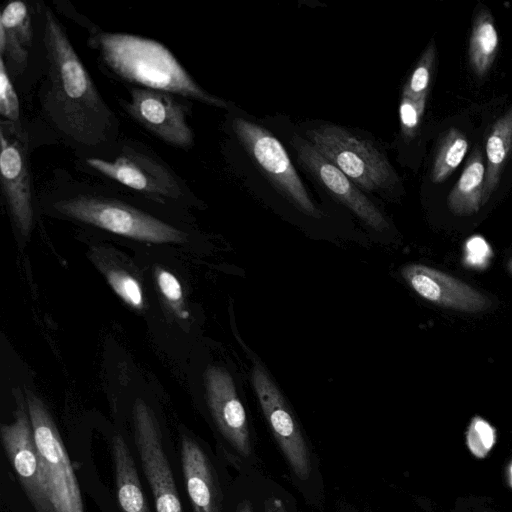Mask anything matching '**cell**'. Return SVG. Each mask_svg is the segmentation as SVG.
I'll return each mask as SVG.
<instances>
[{
	"label": "cell",
	"instance_id": "cell-16",
	"mask_svg": "<svg viewBox=\"0 0 512 512\" xmlns=\"http://www.w3.org/2000/svg\"><path fill=\"white\" fill-rule=\"evenodd\" d=\"M181 462L193 512H223V493L212 461L193 438L181 439Z\"/></svg>",
	"mask_w": 512,
	"mask_h": 512
},
{
	"label": "cell",
	"instance_id": "cell-21",
	"mask_svg": "<svg viewBox=\"0 0 512 512\" xmlns=\"http://www.w3.org/2000/svg\"><path fill=\"white\" fill-rule=\"evenodd\" d=\"M499 37L491 12L481 8L472 23L469 38V64L474 74L484 77L490 71L498 52Z\"/></svg>",
	"mask_w": 512,
	"mask_h": 512
},
{
	"label": "cell",
	"instance_id": "cell-19",
	"mask_svg": "<svg viewBox=\"0 0 512 512\" xmlns=\"http://www.w3.org/2000/svg\"><path fill=\"white\" fill-rule=\"evenodd\" d=\"M485 172L483 153L476 147L447 197V205L451 212L464 216L479 211L484 205Z\"/></svg>",
	"mask_w": 512,
	"mask_h": 512
},
{
	"label": "cell",
	"instance_id": "cell-26",
	"mask_svg": "<svg viewBox=\"0 0 512 512\" xmlns=\"http://www.w3.org/2000/svg\"><path fill=\"white\" fill-rule=\"evenodd\" d=\"M426 100H414L402 96L399 105V118L401 133L406 140H411L418 132L425 111Z\"/></svg>",
	"mask_w": 512,
	"mask_h": 512
},
{
	"label": "cell",
	"instance_id": "cell-9",
	"mask_svg": "<svg viewBox=\"0 0 512 512\" xmlns=\"http://www.w3.org/2000/svg\"><path fill=\"white\" fill-rule=\"evenodd\" d=\"M14 419L1 426V440L18 480L36 512H56L49 497L26 398L15 396Z\"/></svg>",
	"mask_w": 512,
	"mask_h": 512
},
{
	"label": "cell",
	"instance_id": "cell-29",
	"mask_svg": "<svg viewBox=\"0 0 512 512\" xmlns=\"http://www.w3.org/2000/svg\"><path fill=\"white\" fill-rule=\"evenodd\" d=\"M465 260L471 266L482 267L484 266L491 255L489 245L481 237H473L465 247Z\"/></svg>",
	"mask_w": 512,
	"mask_h": 512
},
{
	"label": "cell",
	"instance_id": "cell-31",
	"mask_svg": "<svg viewBox=\"0 0 512 512\" xmlns=\"http://www.w3.org/2000/svg\"><path fill=\"white\" fill-rule=\"evenodd\" d=\"M508 270L510 271V273L512 274V258L509 260L508 262Z\"/></svg>",
	"mask_w": 512,
	"mask_h": 512
},
{
	"label": "cell",
	"instance_id": "cell-13",
	"mask_svg": "<svg viewBox=\"0 0 512 512\" xmlns=\"http://www.w3.org/2000/svg\"><path fill=\"white\" fill-rule=\"evenodd\" d=\"M98 173L154 199H176L181 189L173 174L150 156L128 149L114 160L88 158Z\"/></svg>",
	"mask_w": 512,
	"mask_h": 512
},
{
	"label": "cell",
	"instance_id": "cell-22",
	"mask_svg": "<svg viewBox=\"0 0 512 512\" xmlns=\"http://www.w3.org/2000/svg\"><path fill=\"white\" fill-rule=\"evenodd\" d=\"M468 150L466 136L456 128L445 131L438 143L430 178L433 183H442L460 165Z\"/></svg>",
	"mask_w": 512,
	"mask_h": 512
},
{
	"label": "cell",
	"instance_id": "cell-15",
	"mask_svg": "<svg viewBox=\"0 0 512 512\" xmlns=\"http://www.w3.org/2000/svg\"><path fill=\"white\" fill-rule=\"evenodd\" d=\"M407 284L425 300L448 309L478 313L490 308L491 301L467 283L422 264L401 269Z\"/></svg>",
	"mask_w": 512,
	"mask_h": 512
},
{
	"label": "cell",
	"instance_id": "cell-27",
	"mask_svg": "<svg viewBox=\"0 0 512 512\" xmlns=\"http://www.w3.org/2000/svg\"><path fill=\"white\" fill-rule=\"evenodd\" d=\"M0 114L2 118L19 123V100L11 83L4 60L0 57Z\"/></svg>",
	"mask_w": 512,
	"mask_h": 512
},
{
	"label": "cell",
	"instance_id": "cell-10",
	"mask_svg": "<svg viewBox=\"0 0 512 512\" xmlns=\"http://www.w3.org/2000/svg\"><path fill=\"white\" fill-rule=\"evenodd\" d=\"M134 439L155 500L156 512H181L179 494L164 453L161 430L151 408L138 400L133 408Z\"/></svg>",
	"mask_w": 512,
	"mask_h": 512
},
{
	"label": "cell",
	"instance_id": "cell-23",
	"mask_svg": "<svg viewBox=\"0 0 512 512\" xmlns=\"http://www.w3.org/2000/svg\"><path fill=\"white\" fill-rule=\"evenodd\" d=\"M94 261L111 288L127 305L137 310L144 308L143 287L135 275L122 267L107 263L96 253Z\"/></svg>",
	"mask_w": 512,
	"mask_h": 512
},
{
	"label": "cell",
	"instance_id": "cell-18",
	"mask_svg": "<svg viewBox=\"0 0 512 512\" xmlns=\"http://www.w3.org/2000/svg\"><path fill=\"white\" fill-rule=\"evenodd\" d=\"M117 497L123 512H151L129 447L120 434L112 438Z\"/></svg>",
	"mask_w": 512,
	"mask_h": 512
},
{
	"label": "cell",
	"instance_id": "cell-6",
	"mask_svg": "<svg viewBox=\"0 0 512 512\" xmlns=\"http://www.w3.org/2000/svg\"><path fill=\"white\" fill-rule=\"evenodd\" d=\"M207 403L226 450L246 475L260 472V461L245 408L229 372L211 366L205 372Z\"/></svg>",
	"mask_w": 512,
	"mask_h": 512
},
{
	"label": "cell",
	"instance_id": "cell-8",
	"mask_svg": "<svg viewBox=\"0 0 512 512\" xmlns=\"http://www.w3.org/2000/svg\"><path fill=\"white\" fill-rule=\"evenodd\" d=\"M232 129L247 153L283 197L302 213L321 217L285 148L274 135L241 117L233 119Z\"/></svg>",
	"mask_w": 512,
	"mask_h": 512
},
{
	"label": "cell",
	"instance_id": "cell-3",
	"mask_svg": "<svg viewBox=\"0 0 512 512\" xmlns=\"http://www.w3.org/2000/svg\"><path fill=\"white\" fill-rule=\"evenodd\" d=\"M252 383L292 480L307 501L319 503L322 497V480L318 462L300 424L282 393L260 364H255L252 369Z\"/></svg>",
	"mask_w": 512,
	"mask_h": 512
},
{
	"label": "cell",
	"instance_id": "cell-1",
	"mask_svg": "<svg viewBox=\"0 0 512 512\" xmlns=\"http://www.w3.org/2000/svg\"><path fill=\"white\" fill-rule=\"evenodd\" d=\"M47 60L42 105L54 126L78 144L107 142L116 119L50 9L43 17Z\"/></svg>",
	"mask_w": 512,
	"mask_h": 512
},
{
	"label": "cell",
	"instance_id": "cell-14",
	"mask_svg": "<svg viewBox=\"0 0 512 512\" xmlns=\"http://www.w3.org/2000/svg\"><path fill=\"white\" fill-rule=\"evenodd\" d=\"M1 126V189L10 214L23 235L33 224L32 179L26 146Z\"/></svg>",
	"mask_w": 512,
	"mask_h": 512
},
{
	"label": "cell",
	"instance_id": "cell-25",
	"mask_svg": "<svg viewBox=\"0 0 512 512\" xmlns=\"http://www.w3.org/2000/svg\"><path fill=\"white\" fill-rule=\"evenodd\" d=\"M155 278L162 296L170 307L181 318H188L189 313L185 309L183 289L177 277L166 269L157 268Z\"/></svg>",
	"mask_w": 512,
	"mask_h": 512
},
{
	"label": "cell",
	"instance_id": "cell-30",
	"mask_svg": "<svg viewBox=\"0 0 512 512\" xmlns=\"http://www.w3.org/2000/svg\"><path fill=\"white\" fill-rule=\"evenodd\" d=\"M253 496L242 498L236 504L234 512H257L256 503Z\"/></svg>",
	"mask_w": 512,
	"mask_h": 512
},
{
	"label": "cell",
	"instance_id": "cell-4",
	"mask_svg": "<svg viewBox=\"0 0 512 512\" xmlns=\"http://www.w3.org/2000/svg\"><path fill=\"white\" fill-rule=\"evenodd\" d=\"M308 141L356 186L365 191L387 189L398 182L387 158L368 140L341 126L325 124L306 132Z\"/></svg>",
	"mask_w": 512,
	"mask_h": 512
},
{
	"label": "cell",
	"instance_id": "cell-24",
	"mask_svg": "<svg viewBox=\"0 0 512 512\" xmlns=\"http://www.w3.org/2000/svg\"><path fill=\"white\" fill-rule=\"evenodd\" d=\"M436 62V48L431 41L421 54L412 73L408 77L402 96L414 100L427 99Z\"/></svg>",
	"mask_w": 512,
	"mask_h": 512
},
{
	"label": "cell",
	"instance_id": "cell-11",
	"mask_svg": "<svg viewBox=\"0 0 512 512\" xmlns=\"http://www.w3.org/2000/svg\"><path fill=\"white\" fill-rule=\"evenodd\" d=\"M292 144L299 163L337 201L374 230L383 231L388 227L384 215L375 204L309 141L294 135Z\"/></svg>",
	"mask_w": 512,
	"mask_h": 512
},
{
	"label": "cell",
	"instance_id": "cell-20",
	"mask_svg": "<svg viewBox=\"0 0 512 512\" xmlns=\"http://www.w3.org/2000/svg\"><path fill=\"white\" fill-rule=\"evenodd\" d=\"M486 172L483 203L498 186L501 173L512 151V106L492 124L485 143Z\"/></svg>",
	"mask_w": 512,
	"mask_h": 512
},
{
	"label": "cell",
	"instance_id": "cell-5",
	"mask_svg": "<svg viewBox=\"0 0 512 512\" xmlns=\"http://www.w3.org/2000/svg\"><path fill=\"white\" fill-rule=\"evenodd\" d=\"M54 207L64 216L135 240L152 243L186 240L179 229L115 199L78 195L56 202Z\"/></svg>",
	"mask_w": 512,
	"mask_h": 512
},
{
	"label": "cell",
	"instance_id": "cell-7",
	"mask_svg": "<svg viewBox=\"0 0 512 512\" xmlns=\"http://www.w3.org/2000/svg\"><path fill=\"white\" fill-rule=\"evenodd\" d=\"M26 402L55 511L84 512L80 487L53 418L42 400L30 391Z\"/></svg>",
	"mask_w": 512,
	"mask_h": 512
},
{
	"label": "cell",
	"instance_id": "cell-28",
	"mask_svg": "<svg viewBox=\"0 0 512 512\" xmlns=\"http://www.w3.org/2000/svg\"><path fill=\"white\" fill-rule=\"evenodd\" d=\"M262 512H298L294 499L281 487H265Z\"/></svg>",
	"mask_w": 512,
	"mask_h": 512
},
{
	"label": "cell",
	"instance_id": "cell-2",
	"mask_svg": "<svg viewBox=\"0 0 512 512\" xmlns=\"http://www.w3.org/2000/svg\"><path fill=\"white\" fill-rule=\"evenodd\" d=\"M104 65L119 78L143 88L195 99L215 107L227 103L209 94L161 43L124 33L99 32L90 38Z\"/></svg>",
	"mask_w": 512,
	"mask_h": 512
},
{
	"label": "cell",
	"instance_id": "cell-12",
	"mask_svg": "<svg viewBox=\"0 0 512 512\" xmlns=\"http://www.w3.org/2000/svg\"><path fill=\"white\" fill-rule=\"evenodd\" d=\"M130 93L131 100L125 107L138 123L169 145H193L194 134L187 123L185 108L173 94L143 87H135Z\"/></svg>",
	"mask_w": 512,
	"mask_h": 512
},
{
	"label": "cell",
	"instance_id": "cell-17",
	"mask_svg": "<svg viewBox=\"0 0 512 512\" xmlns=\"http://www.w3.org/2000/svg\"><path fill=\"white\" fill-rule=\"evenodd\" d=\"M32 43V19L26 4L22 1L10 2L0 16V57L9 75L16 76L23 72Z\"/></svg>",
	"mask_w": 512,
	"mask_h": 512
}]
</instances>
